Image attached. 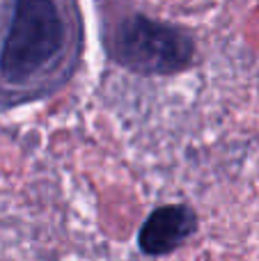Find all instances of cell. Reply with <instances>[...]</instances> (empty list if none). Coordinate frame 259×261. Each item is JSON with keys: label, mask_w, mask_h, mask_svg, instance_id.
I'll return each instance as SVG.
<instances>
[{"label": "cell", "mask_w": 259, "mask_h": 261, "mask_svg": "<svg viewBox=\"0 0 259 261\" xmlns=\"http://www.w3.org/2000/svg\"><path fill=\"white\" fill-rule=\"evenodd\" d=\"M69 46V23L58 0H14L0 44V83L28 90L62 62Z\"/></svg>", "instance_id": "1"}, {"label": "cell", "mask_w": 259, "mask_h": 261, "mask_svg": "<svg viewBox=\"0 0 259 261\" xmlns=\"http://www.w3.org/2000/svg\"><path fill=\"white\" fill-rule=\"evenodd\" d=\"M117 64L142 76H172L193 62L195 44L184 30L142 14L124 18L110 37Z\"/></svg>", "instance_id": "2"}, {"label": "cell", "mask_w": 259, "mask_h": 261, "mask_svg": "<svg viewBox=\"0 0 259 261\" xmlns=\"http://www.w3.org/2000/svg\"><path fill=\"white\" fill-rule=\"evenodd\" d=\"M197 229V216L186 204H170V206H159L147 216L142 222L140 234H138V245L149 257H161L170 254L184 245Z\"/></svg>", "instance_id": "3"}]
</instances>
